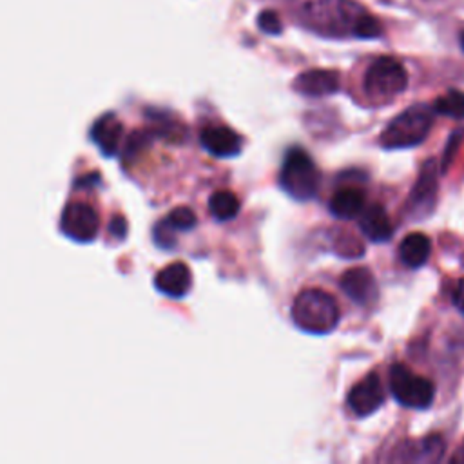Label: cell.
Listing matches in <instances>:
<instances>
[{"label": "cell", "instance_id": "7402d4cb", "mask_svg": "<svg viewBox=\"0 0 464 464\" xmlns=\"http://www.w3.org/2000/svg\"><path fill=\"white\" fill-rule=\"evenodd\" d=\"M167 219L176 230H192L198 223V218L192 209L189 207H176L167 214Z\"/></svg>", "mask_w": 464, "mask_h": 464}, {"label": "cell", "instance_id": "5b68a950", "mask_svg": "<svg viewBox=\"0 0 464 464\" xmlns=\"http://www.w3.org/2000/svg\"><path fill=\"white\" fill-rule=\"evenodd\" d=\"M390 390L397 403L406 408H428L435 395L430 379L413 374L408 367L397 363L390 368Z\"/></svg>", "mask_w": 464, "mask_h": 464}, {"label": "cell", "instance_id": "d4e9b609", "mask_svg": "<svg viewBox=\"0 0 464 464\" xmlns=\"http://www.w3.org/2000/svg\"><path fill=\"white\" fill-rule=\"evenodd\" d=\"M109 232H111V237L115 240H118V242L125 240V237H127V221H125V218L124 216H113V219L109 223Z\"/></svg>", "mask_w": 464, "mask_h": 464}, {"label": "cell", "instance_id": "4316f807", "mask_svg": "<svg viewBox=\"0 0 464 464\" xmlns=\"http://www.w3.org/2000/svg\"><path fill=\"white\" fill-rule=\"evenodd\" d=\"M453 462H460V464H464V446L455 453V457H453Z\"/></svg>", "mask_w": 464, "mask_h": 464}, {"label": "cell", "instance_id": "ffe728a7", "mask_svg": "<svg viewBox=\"0 0 464 464\" xmlns=\"http://www.w3.org/2000/svg\"><path fill=\"white\" fill-rule=\"evenodd\" d=\"M176 228L171 225V221L165 218L162 221H158L153 228V240L160 249L171 251L176 247Z\"/></svg>", "mask_w": 464, "mask_h": 464}, {"label": "cell", "instance_id": "8fae6325", "mask_svg": "<svg viewBox=\"0 0 464 464\" xmlns=\"http://www.w3.org/2000/svg\"><path fill=\"white\" fill-rule=\"evenodd\" d=\"M339 75L330 70H311L302 73L294 80V91L311 97V98H320V97H329L339 91Z\"/></svg>", "mask_w": 464, "mask_h": 464}, {"label": "cell", "instance_id": "4fadbf2b", "mask_svg": "<svg viewBox=\"0 0 464 464\" xmlns=\"http://www.w3.org/2000/svg\"><path fill=\"white\" fill-rule=\"evenodd\" d=\"M192 285V276L183 262H174L163 267L154 276V287L158 292L169 298H183Z\"/></svg>", "mask_w": 464, "mask_h": 464}, {"label": "cell", "instance_id": "7c38bea8", "mask_svg": "<svg viewBox=\"0 0 464 464\" xmlns=\"http://www.w3.org/2000/svg\"><path fill=\"white\" fill-rule=\"evenodd\" d=\"M89 136L106 158H113L120 149V140L124 136V124L115 113H107L93 124Z\"/></svg>", "mask_w": 464, "mask_h": 464}, {"label": "cell", "instance_id": "5bb4252c", "mask_svg": "<svg viewBox=\"0 0 464 464\" xmlns=\"http://www.w3.org/2000/svg\"><path fill=\"white\" fill-rule=\"evenodd\" d=\"M359 228L363 230V235L368 240H372L376 244L388 242L394 232L388 212L385 210V207H381L377 203L365 207V210L359 216Z\"/></svg>", "mask_w": 464, "mask_h": 464}, {"label": "cell", "instance_id": "9c48e42d", "mask_svg": "<svg viewBox=\"0 0 464 464\" xmlns=\"http://www.w3.org/2000/svg\"><path fill=\"white\" fill-rule=\"evenodd\" d=\"M343 292L357 305H372L379 292H377V282L374 274L367 267H354L348 269L339 282Z\"/></svg>", "mask_w": 464, "mask_h": 464}, {"label": "cell", "instance_id": "ac0fdd59", "mask_svg": "<svg viewBox=\"0 0 464 464\" xmlns=\"http://www.w3.org/2000/svg\"><path fill=\"white\" fill-rule=\"evenodd\" d=\"M240 200L230 190H216L209 198V210L218 221L235 219L240 212Z\"/></svg>", "mask_w": 464, "mask_h": 464}, {"label": "cell", "instance_id": "ba28073f", "mask_svg": "<svg viewBox=\"0 0 464 464\" xmlns=\"http://www.w3.org/2000/svg\"><path fill=\"white\" fill-rule=\"evenodd\" d=\"M200 142L216 158H235L244 149V138L228 125H207L200 135Z\"/></svg>", "mask_w": 464, "mask_h": 464}, {"label": "cell", "instance_id": "2e32d148", "mask_svg": "<svg viewBox=\"0 0 464 464\" xmlns=\"http://www.w3.org/2000/svg\"><path fill=\"white\" fill-rule=\"evenodd\" d=\"M430 253H432L430 238L424 237L422 232H412V235H408L399 246V258L410 269L422 267L428 262Z\"/></svg>", "mask_w": 464, "mask_h": 464}, {"label": "cell", "instance_id": "44dd1931", "mask_svg": "<svg viewBox=\"0 0 464 464\" xmlns=\"http://www.w3.org/2000/svg\"><path fill=\"white\" fill-rule=\"evenodd\" d=\"M354 35L359 39H377L383 33V28L379 24L377 19H374L372 15H361L352 28Z\"/></svg>", "mask_w": 464, "mask_h": 464}, {"label": "cell", "instance_id": "484cf974", "mask_svg": "<svg viewBox=\"0 0 464 464\" xmlns=\"http://www.w3.org/2000/svg\"><path fill=\"white\" fill-rule=\"evenodd\" d=\"M453 305L464 314V280L457 282V287L453 291Z\"/></svg>", "mask_w": 464, "mask_h": 464}, {"label": "cell", "instance_id": "7a4b0ae2", "mask_svg": "<svg viewBox=\"0 0 464 464\" xmlns=\"http://www.w3.org/2000/svg\"><path fill=\"white\" fill-rule=\"evenodd\" d=\"M433 125V111L417 104L399 113L381 133L379 144L385 149H408L415 147L428 136Z\"/></svg>", "mask_w": 464, "mask_h": 464}, {"label": "cell", "instance_id": "8992f818", "mask_svg": "<svg viewBox=\"0 0 464 464\" xmlns=\"http://www.w3.org/2000/svg\"><path fill=\"white\" fill-rule=\"evenodd\" d=\"M60 230L70 240L91 244L100 230L98 212L89 203L70 201L60 216Z\"/></svg>", "mask_w": 464, "mask_h": 464}, {"label": "cell", "instance_id": "6da1fadb", "mask_svg": "<svg viewBox=\"0 0 464 464\" xmlns=\"http://www.w3.org/2000/svg\"><path fill=\"white\" fill-rule=\"evenodd\" d=\"M339 318L336 298L321 289H305L292 303V321L307 334L325 336L338 327Z\"/></svg>", "mask_w": 464, "mask_h": 464}, {"label": "cell", "instance_id": "30bf717a", "mask_svg": "<svg viewBox=\"0 0 464 464\" xmlns=\"http://www.w3.org/2000/svg\"><path fill=\"white\" fill-rule=\"evenodd\" d=\"M437 167L433 160H428L424 163V167L419 172V178L410 192L408 198V209L413 216H422L426 212H430V209L433 207L435 201V194H437Z\"/></svg>", "mask_w": 464, "mask_h": 464}, {"label": "cell", "instance_id": "3957f363", "mask_svg": "<svg viewBox=\"0 0 464 464\" xmlns=\"http://www.w3.org/2000/svg\"><path fill=\"white\" fill-rule=\"evenodd\" d=\"M321 174L311 154L300 147L291 149L285 154L280 185L296 201H309L318 196Z\"/></svg>", "mask_w": 464, "mask_h": 464}, {"label": "cell", "instance_id": "83f0119b", "mask_svg": "<svg viewBox=\"0 0 464 464\" xmlns=\"http://www.w3.org/2000/svg\"><path fill=\"white\" fill-rule=\"evenodd\" d=\"M460 46H462V51H464V30H462V33H460Z\"/></svg>", "mask_w": 464, "mask_h": 464}, {"label": "cell", "instance_id": "e0dca14e", "mask_svg": "<svg viewBox=\"0 0 464 464\" xmlns=\"http://www.w3.org/2000/svg\"><path fill=\"white\" fill-rule=\"evenodd\" d=\"M330 212L339 219H354L359 218L365 210V194L359 189L345 187L339 189L329 205Z\"/></svg>", "mask_w": 464, "mask_h": 464}, {"label": "cell", "instance_id": "cb8c5ba5", "mask_svg": "<svg viewBox=\"0 0 464 464\" xmlns=\"http://www.w3.org/2000/svg\"><path fill=\"white\" fill-rule=\"evenodd\" d=\"M258 28L267 33V35H280L283 32V26H282V21L278 17V14L274 12H264L260 14L258 17Z\"/></svg>", "mask_w": 464, "mask_h": 464}, {"label": "cell", "instance_id": "277c9868", "mask_svg": "<svg viewBox=\"0 0 464 464\" xmlns=\"http://www.w3.org/2000/svg\"><path fill=\"white\" fill-rule=\"evenodd\" d=\"M408 86V73L401 62L392 57H381L365 73L363 88L368 98L388 102L399 97Z\"/></svg>", "mask_w": 464, "mask_h": 464}, {"label": "cell", "instance_id": "9a60e30c", "mask_svg": "<svg viewBox=\"0 0 464 464\" xmlns=\"http://www.w3.org/2000/svg\"><path fill=\"white\" fill-rule=\"evenodd\" d=\"M444 453V441L439 435L426 437L417 442H408L404 448L397 450L399 460L413 462H437Z\"/></svg>", "mask_w": 464, "mask_h": 464}, {"label": "cell", "instance_id": "52a82bcc", "mask_svg": "<svg viewBox=\"0 0 464 464\" xmlns=\"http://www.w3.org/2000/svg\"><path fill=\"white\" fill-rule=\"evenodd\" d=\"M347 403L357 417H368L374 412H377L385 403V390H383L381 377L376 372L368 374L365 379H361L357 385L352 386V390L348 392Z\"/></svg>", "mask_w": 464, "mask_h": 464}, {"label": "cell", "instance_id": "603a6c76", "mask_svg": "<svg viewBox=\"0 0 464 464\" xmlns=\"http://www.w3.org/2000/svg\"><path fill=\"white\" fill-rule=\"evenodd\" d=\"M336 253L339 256H345V258H357L365 253L363 246L357 242V238L350 237V235H339L338 240H336Z\"/></svg>", "mask_w": 464, "mask_h": 464}, {"label": "cell", "instance_id": "d6986e66", "mask_svg": "<svg viewBox=\"0 0 464 464\" xmlns=\"http://www.w3.org/2000/svg\"><path fill=\"white\" fill-rule=\"evenodd\" d=\"M433 111L442 116L455 118V120L464 118V93L455 91V89L448 91L446 95H442L435 100Z\"/></svg>", "mask_w": 464, "mask_h": 464}]
</instances>
